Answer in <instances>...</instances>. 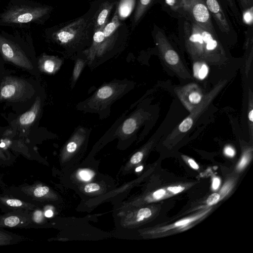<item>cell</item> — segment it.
Returning a JSON list of instances; mask_svg holds the SVG:
<instances>
[{"label":"cell","instance_id":"7","mask_svg":"<svg viewBox=\"0 0 253 253\" xmlns=\"http://www.w3.org/2000/svg\"><path fill=\"white\" fill-rule=\"evenodd\" d=\"M178 12L186 17V20L215 33L205 0H182Z\"/></svg>","mask_w":253,"mask_h":253},{"label":"cell","instance_id":"30","mask_svg":"<svg viewBox=\"0 0 253 253\" xmlns=\"http://www.w3.org/2000/svg\"><path fill=\"white\" fill-rule=\"evenodd\" d=\"M100 188V186L95 183H91L87 184L84 187V191L86 193H91L98 191Z\"/></svg>","mask_w":253,"mask_h":253},{"label":"cell","instance_id":"15","mask_svg":"<svg viewBox=\"0 0 253 253\" xmlns=\"http://www.w3.org/2000/svg\"><path fill=\"white\" fill-rule=\"evenodd\" d=\"M36 205L12 195H0V208L4 212L16 211H30Z\"/></svg>","mask_w":253,"mask_h":253},{"label":"cell","instance_id":"31","mask_svg":"<svg viewBox=\"0 0 253 253\" xmlns=\"http://www.w3.org/2000/svg\"><path fill=\"white\" fill-rule=\"evenodd\" d=\"M143 157V152L142 151H138L132 155L130 158V162L132 164H136L142 160Z\"/></svg>","mask_w":253,"mask_h":253},{"label":"cell","instance_id":"34","mask_svg":"<svg viewBox=\"0 0 253 253\" xmlns=\"http://www.w3.org/2000/svg\"><path fill=\"white\" fill-rule=\"evenodd\" d=\"M249 160V153L246 152L242 156L241 160L238 165V169H242L246 165Z\"/></svg>","mask_w":253,"mask_h":253},{"label":"cell","instance_id":"32","mask_svg":"<svg viewBox=\"0 0 253 253\" xmlns=\"http://www.w3.org/2000/svg\"><path fill=\"white\" fill-rule=\"evenodd\" d=\"M12 237L4 232L0 231V245L9 244L12 240Z\"/></svg>","mask_w":253,"mask_h":253},{"label":"cell","instance_id":"29","mask_svg":"<svg viewBox=\"0 0 253 253\" xmlns=\"http://www.w3.org/2000/svg\"><path fill=\"white\" fill-rule=\"evenodd\" d=\"M220 199V195L218 193H213L210 195L206 200L208 205L211 206L217 203Z\"/></svg>","mask_w":253,"mask_h":253},{"label":"cell","instance_id":"10","mask_svg":"<svg viewBox=\"0 0 253 253\" xmlns=\"http://www.w3.org/2000/svg\"><path fill=\"white\" fill-rule=\"evenodd\" d=\"M27 83L21 79L8 77L0 85V101H12L22 98L27 91Z\"/></svg>","mask_w":253,"mask_h":253},{"label":"cell","instance_id":"37","mask_svg":"<svg viewBox=\"0 0 253 253\" xmlns=\"http://www.w3.org/2000/svg\"><path fill=\"white\" fill-rule=\"evenodd\" d=\"M240 1L244 9L253 6V0H240Z\"/></svg>","mask_w":253,"mask_h":253},{"label":"cell","instance_id":"22","mask_svg":"<svg viewBox=\"0 0 253 253\" xmlns=\"http://www.w3.org/2000/svg\"><path fill=\"white\" fill-rule=\"evenodd\" d=\"M30 214L31 224L30 228L41 224L43 222L44 213L40 209H34L30 211Z\"/></svg>","mask_w":253,"mask_h":253},{"label":"cell","instance_id":"23","mask_svg":"<svg viewBox=\"0 0 253 253\" xmlns=\"http://www.w3.org/2000/svg\"><path fill=\"white\" fill-rule=\"evenodd\" d=\"M248 119L249 128L252 133L253 124V98L252 91L250 90L249 92V104L248 108Z\"/></svg>","mask_w":253,"mask_h":253},{"label":"cell","instance_id":"35","mask_svg":"<svg viewBox=\"0 0 253 253\" xmlns=\"http://www.w3.org/2000/svg\"><path fill=\"white\" fill-rule=\"evenodd\" d=\"M185 189L184 187L181 186H170L168 187L167 189L173 194L179 193Z\"/></svg>","mask_w":253,"mask_h":253},{"label":"cell","instance_id":"36","mask_svg":"<svg viewBox=\"0 0 253 253\" xmlns=\"http://www.w3.org/2000/svg\"><path fill=\"white\" fill-rule=\"evenodd\" d=\"M224 153L226 155L232 157L235 154V150L231 146H226L224 150Z\"/></svg>","mask_w":253,"mask_h":253},{"label":"cell","instance_id":"14","mask_svg":"<svg viewBox=\"0 0 253 253\" xmlns=\"http://www.w3.org/2000/svg\"><path fill=\"white\" fill-rule=\"evenodd\" d=\"M118 2L108 0L97 1V7L93 19L94 32L103 29L109 21L111 13Z\"/></svg>","mask_w":253,"mask_h":253},{"label":"cell","instance_id":"40","mask_svg":"<svg viewBox=\"0 0 253 253\" xmlns=\"http://www.w3.org/2000/svg\"><path fill=\"white\" fill-rule=\"evenodd\" d=\"M53 211L50 210H46L44 212V215L46 217H51L53 215Z\"/></svg>","mask_w":253,"mask_h":253},{"label":"cell","instance_id":"42","mask_svg":"<svg viewBox=\"0 0 253 253\" xmlns=\"http://www.w3.org/2000/svg\"><path fill=\"white\" fill-rule=\"evenodd\" d=\"M142 169H143V167L141 166L137 167L135 171L137 172H138V171H141Z\"/></svg>","mask_w":253,"mask_h":253},{"label":"cell","instance_id":"11","mask_svg":"<svg viewBox=\"0 0 253 253\" xmlns=\"http://www.w3.org/2000/svg\"><path fill=\"white\" fill-rule=\"evenodd\" d=\"M178 98L186 109L190 112L202 100L204 94L196 84L189 83L174 89Z\"/></svg>","mask_w":253,"mask_h":253},{"label":"cell","instance_id":"24","mask_svg":"<svg viewBox=\"0 0 253 253\" xmlns=\"http://www.w3.org/2000/svg\"><path fill=\"white\" fill-rule=\"evenodd\" d=\"M94 176V172L88 169H82L78 171L77 173L78 178L84 181H88L92 179Z\"/></svg>","mask_w":253,"mask_h":253},{"label":"cell","instance_id":"26","mask_svg":"<svg viewBox=\"0 0 253 253\" xmlns=\"http://www.w3.org/2000/svg\"><path fill=\"white\" fill-rule=\"evenodd\" d=\"M152 215L151 210L147 208L140 209L137 214V221H141L149 217Z\"/></svg>","mask_w":253,"mask_h":253},{"label":"cell","instance_id":"4","mask_svg":"<svg viewBox=\"0 0 253 253\" xmlns=\"http://www.w3.org/2000/svg\"><path fill=\"white\" fill-rule=\"evenodd\" d=\"M132 82L128 80H116L102 85L92 95L79 103L77 108L101 115L118 99L132 89Z\"/></svg>","mask_w":253,"mask_h":253},{"label":"cell","instance_id":"3","mask_svg":"<svg viewBox=\"0 0 253 253\" xmlns=\"http://www.w3.org/2000/svg\"><path fill=\"white\" fill-rule=\"evenodd\" d=\"M183 30L185 48L193 61L202 60L213 65L226 63L225 51L215 33L186 20Z\"/></svg>","mask_w":253,"mask_h":253},{"label":"cell","instance_id":"2","mask_svg":"<svg viewBox=\"0 0 253 253\" xmlns=\"http://www.w3.org/2000/svg\"><path fill=\"white\" fill-rule=\"evenodd\" d=\"M97 3L83 15L59 24L54 28L53 41L68 55L78 54L90 45L94 33L93 15Z\"/></svg>","mask_w":253,"mask_h":253},{"label":"cell","instance_id":"17","mask_svg":"<svg viewBox=\"0 0 253 253\" xmlns=\"http://www.w3.org/2000/svg\"><path fill=\"white\" fill-rule=\"evenodd\" d=\"M62 62L58 57L43 54L39 59L38 67L42 72L53 74L60 68Z\"/></svg>","mask_w":253,"mask_h":253},{"label":"cell","instance_id":"25","mask_svg":"<svg viewBox=\"0 0 253 253\" xmlns=\"http://www.w3.org/2000/svg\"><path fill=\"white\" fill-rule=\"evenodd\" d=\"M243 20L244 22L249 26L253 23V5L245 9L243 13Z\"/></svg>","mask_w":253,"mask_h":253},{"label":"cell","instance_id":"16","mask_svg":"<svg viewBox=\"0 0 253 253\" xmlns=\"http://www.w3.org/2000/svg\"><path fill=\"white\" fill-rule=\"evenodd\" d=\"M211 14L222 32L229 34L230 26L224 11L217 0H205Z\"/></svg>","mask_w":253,"mask_h":253},{"label":"cell","instance_id":"5","mask_svg":"<svg viewBox=\"0 0 253 253\" xmlns=\"http://www.w3.org/2000/svg\"><path fill=\"white\" fill-rule=\"evenodd\" d=\"M227 83V80H220L210 91L205 94L201 102L172 130L169 135V139L174 140L182 137L191 130L201 116L208 109Z\"/></svg>","mask_w":253,"mask_h":253},{"label":"cell","instance_id":"12","mask_svg":"<svg viewBox=\"0 0 253 253\" xmlns=\"http://www.w3.org/2000/svg\"><path fill=\"white\" fill-rule=\"evenodd\" d=\"M151 114L146 109L138 108L126 118L117 128V133L129 136L135 133L148 120Z\"/></svg>","mask_w":253,"mask_h":253},{"label":"cell","instance_id":"44","mask_svg":"<svg viewBox=\"0 0 253 253\" xmlns=\"http://www.w3.org/2000/svg\"></svg>","mask_w":253,"mask_h":253},{"label":"cell","instance_id":"39","mask_svg":"<svg viewBox=\"0 0 253 253\" xmlns=\"http://www.w3.org/2000/svg\"><path fill=\"white\" fill-rule=\"evenodd\" d=\"M188 163L190 166L193 169H199V165L195 162L194 160L192 159H189L188 160Z\"/></svg>","mask_w":253,"mask_h":253},{"label":"cell","instance_id":"19","mask_svg":"<svg viewBox=\"0 0 253 253\" xmlns=\"http://www.w3.org/2000/svg\"><path fill=\"white\" fill-rule=\"evenodd\" d=\"M41 108V98L38 96L31 108L22 114L18 119V124L22 126L32 124L38 116Z\"/></svg>","mask_w":253,"mask_h":253},{"label":"cell","instance_id":"41","mask_svg":"<svg viewBox=\"0 0 253 253\" xmlns=\"http://www.w3.org/2000/svg\"><path fill=\"white\" fill-rule=\"evenodd\" d=\"M227 2L229 4L230 6L232 8L234 7V2L233 0H226Z\"/></svg>","mask_w":253,"mask_h":253},{"label":"cell","instance_id":"20","mask_svg":"<svg viewBox=\"0 0 253 253\" xmlns=\"http://www.w3.org/2000/svg\"><path fill=\"white\" fill-rule=\"evenodd\" d=\"M209 66L208 63L202 60L193 61V74L194 78L199 81L204 80L209 73Z\"/></svg>","mask_w":253,"mask_h":253},{"label":"cell","instance_id":"13","mask_svg":"<svg viewBox=\"0 0 253 253\" xmlns=\"http://www.w3.org/2000/svg\"><path fill=\"white\" fill-rule=\"evenodd\" d=\"M30 211H11L0 215V228H30L31 224Z\"/></svg>","mask_w":253,"mask_h":253},{"label":"cell","instance_id":"43","mask_svg":"<svg viewBox=\"0 0 253 253\" xmlns=\"http://www.w3.org/2000/svg\"><path fill=\"white\" fill-rule=\"evenodd\" d=\"M98 0L102 1V0ZM110 0V1H119V0Z\"/></svg>","mask_w":253,"mask_h":253},{"label":"cell","instance_id":"27","mask_svg":"<svg viewBox=\"0 0 253 253\" xmlns=\"http://www.w3.org/2000/svg\"><path fill=\"white\" fill-rule=\"evenodd\" d=\"M204 214H205V212L203 213L202 214H200L198 215L191 217V218H185V219L180 220L175 222L173 224V227H181L182 226H184L186 224H188V223L198 219L199 218L202 216Z\"/></svg>","mask_w":253,"mask_h":253},{"label":"cell","instance_id":"1","mask_svg":"<svg viewBox=\"0 0 253 253\" xmlns=\"http://www.w3.org/2000/svg\"><path fill=\"white\" fill-rule=\"evenodd\" d=\"M128 35V28L121 19L117 4L111 19L103 29L94 32L90 45L82 51L87 65L91 68L98 66L121 52Z\"/></svg>","mask_w":253,"mask_h":253},{"label":"cell","instance_id":"38","mask_svg":"<svg viewBox=\"0 0 253 253\" xmlns=\"http://www.w3.org/2000/svg\"><path fill=\"white\" fill-rule=\"evenodd\" d=\"M220 181L217 177H214L212 180V188L213 190L217 189L220 185Z\"/></svg>","mask_w":253,"mask_h":253},{"label":"cell","instance_id":"6","mask_svg":"<svg viewBox=\"0 0 253 253\" xmlns=\"http://www.w3.org/2000/svg\"><path fill=\"white\" fill-rule=\"evenodd\" d=\"M153 35L160 57L166 65L179 77L191 79L190 73L165 34L159 30H156Z\"/></svg>","mask_w":253,"mask_h":253},{"label":"cell","instance_id":"18","mask_svg":"<svg viewBox=\"0 0 253 253\" xmlns=\"http://www.w3.org/2000/svg\"><path fill=\"white\" fill-rule=\"evenodd\" d=\"M158 0H136L131 20V30L140 22L148 10Z\"/></svg>","mask_w":253,"mask_h":253},{"label":"cell","instance_id":"33","mask_svg":"<svg viewBox=\"0 0 253 253\" xmlns=\"http://www.w3.org/2000/svg\"><path fill=\"white\" fill-rule=\"evenodd\" d=\"M166 193V191L164 189H160L155 191L152 194V198L155 200L162 199Z\"/></svg>","mask_w":253,"mask_h":253},{"label":"cell","instance_id":"8","mask_svg":"<svg viewBox=\"0 0 253 253\" xmlns=\"http://www.w3.org/2000/svg\"><path fill=\"white\" fill-rule=\"evenodd\" d=\"M51 10L52 7L49 6L16 8L5 13L3 19L10 23H26L45 17L49 15Z\"/></svg>","mask_w":253,"mask_h":253},{"label":"cell","instance_id":"28","mask_svg":"<svg viewBox=\"0 0 253 253\" xmlns=\"http://www.w3.org/2000/svg\"><path fill=\"white\" fill-rule=\"evenodd\" d=\"M182 0H165V2L172 10L178 12Z\"/></svg>","mask_w":253,"mask_h":253},{"label":"cell","instance_id":"21","mask_svg":"<svg viewBox=\"0 0 253 253\" xmlns=\"http://www.w3.org/2000/svg\"><path fill=\"white\" fill-rule=\"evenodd\" d=\"M75 65L74 67L72 80L71 87H74L77 81L78 80L85 65L87 64V59L85 55L82 52L77 54Z\"/></svg>","mask_w":253,"mask_h":253},{"label":"cell","instance_id":"9","mask_svg":"<svg viewBox=\"0 0 253 253\" xmlns=\"http://www.w3.org/2000/svg\"><path fill=\"white\" fill-rule=\"evenodd\" d=\"M0 52L7 61L22 68L32 70L33 66L24 52L16 44L0 37Z\"/></svg>","mask_w":253,"mask_h":253}]
</instances>
